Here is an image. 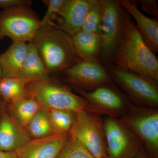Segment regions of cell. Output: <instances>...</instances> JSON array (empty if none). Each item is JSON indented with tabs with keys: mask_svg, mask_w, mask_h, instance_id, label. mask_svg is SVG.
Instances as JSON below:
<instances>
[{
	"mask_svg": "<svg viewBox=\"0 0 158 158\" xmlns=\"http://www.w3.org/2000/svg\"><path fill=\"white\" fill-rule=\"evenodd\" d=\"M102 126L108 158H127L142 145L118 118L106 116Z\"/></svg>",
	"mask_w": 158,
	"mask_h": 158,
	"instance_id": "cell-10",
	"label": "cell"
},
{
	"mask_svg": "<svg viewBox=\"0 0 158 158\" xmlns=\"http://www.w3.org/2000/svg\"><path fill=\"white\" fill-rule=\"evenodd\" d=\"M0 158H18L15 152H7L0 150Z\"/></svg>",
	"mask_w": 158,
	"mask_h": 158,
	"instance_id": "cell-29",
	"label": "cell"
},
{
	"mask_svg": "<svg viewBox=\"0 0 158 158\" xmlns=\"http://www.w3.org/2000/svg\"><path fill=\"white\" fill-rule=\"evenodd\" d=\"M74 87L88 102L84 110L88 113L118 118L127 113L132 104L114 83L103 85L89 92Z\"/></svg>",
	"mask_w": 158,
	"mask_h": 158,
	"instance_id": "cell-7",
	"label": "cell"
},
{
	"mask_svg": "<svg viewBox=\"0 0 158 158\" xmlns=\"http://www.w3.org/2000/svg\"><path fill=\"white\" fill-rule=\"evenodd\" d=\"M69 138V132L31 139L15 152L18 158H56Z\"/></svg>",
	"mask_w": 158,
	"mask_h": 158,
	"instance_id": "cell-12",
	"label": "cell"
},
{
	"mask_svg": "<svg viewBox=\"0 0 158 158\" xmlns=\"http://www.w3.org/2000/svg\"><path fill=\"white\" fill-rule=\"evenodd\" d=\"M49 74L64 72L79 62L71 37L55 24L40 27L33 40Z\"/></svg>",
	"mask_w": 158,
	"mask_h": 158,
	"instance_id": "cell-2",
	"label": "cell"
},
{
	"mask_svg": "<svg viewBox=\"0 0 158 158\" xmlns=\"http://www.w3.org/2000/svg\"><path fill=\"white\" fill-rule=\"evenodd\" d=\"M5 103H6L4 102L2 99L0 97V116H1V113H2L3 108L5 107Z\"/></svg>",
	"mask_w": 158,
	"mask_h": 158,
	"instance_id": "cell-30",
	"label": "cell"
},
{
	"mask_svg": "<svg viewBox=\"0 0 158 158\" xmlns=\"http://www.w3.org/2000/svg\"><path fill=\"white\" fill-rule=\"evenodd\" d=\"M102 122L100 116L82 110L76 113L69 131L95 158H108Z\"/></svg>",
	"mask_w": 158,
	"mask_h": 158,
	"instance_id": "cell-9",
	"label": "cell"
},
{
	"mask_svg": "<svg viewBox=\"0 0 158 158\" xmlns=\"http://www.w3.org/2000/svg\"><path fill=\"white\" fill-rule=\"evenodd\" d=\"M27 129L31 138L38 139L55 135L48 110L40 109L27 126Z\"/></svg>",
	"mask_w": 158,
	"mask_h": 158,
	"instance_id": "cell-21",
	"label": "cell"
},
{
	"mask_svg": "<svg viewBox=\"0 0 158 158\" xmlns=\"http://www.w3.org/2000/svg\"><path fill=\"white\" fill-rule=\"evenodd\" d=\"M71 38L76 52L81 59L101 62L102 42L99 34L81 30Z\"/></svg>",
	"mask_w": 158,
	"mask_h": 158,
	"instance_id": "cell-17",
	"label": "cell"
},
{
	"mask_svg": "<svg viewBox=\"0 0 158 158\" xmlns=\"http://www.w3.org/2000/svg\"><path fill=\"white\" fill-rule=\"evenodd\" d=\"M65 1V0L42 1L47 7V10L42 19L40 20V27L53 23V21L58 15Z\"/></svg>",
	"mask_w": 158,
	"mask_h": 158,
	"instance_id": "cell-25",
	"label": "cell"
},
{
	"mask_svg": "<svg viewBox=\"0 0 158 158\" xmlns=\"http://www.w3.org/2000/svg\"><path fill=\"white\" fill-rule=\"evenodd\" d=\"M27 85L51 79L42 59L32 42L27 43V50L17 77Z\"/></svg>",
	"mask_w": 158,
	"mask_h": 158,
	"instance_id": "cell-16",
	"label": "cell"
},
{
	"mask_svg": "<svg viewBox=\"0 0 158 158\" xmlns=\"http://www.w3.org/2000/svg\"><path fill=\"white\" fill-rule=\"evenodd\" d=\"M29 97L34 99L41 109L62 110L77 113L85 110L88 102L70 88L51 79L27 85Z\"/></svg>",
	"mask_w": 158,
	"mask_h": 158,
	"instance_id": "cell-3",
	"label": "cell"
},
{
	"mask_svg": "<svg viewBox=\"0 0 158 158\" xmlns=\"http://www.w3.org/2000/svg\"><path fill=\"white\" fill-rule=\"evenodd\" d=\"M120 5L136 22V28L146 44L155 55L158 52L157 19L145 16L137 7V1L118 0Z\"/></svg>",
	"mask_w": 158,
	"mask_h": 158,
	"instance_id": "cell-15",
	"label": "cell"
},
{
	"mask_svg": "<svg viewBox=\"0 0 158 158\" xmlns=\"http://www.w3.org/2000/svg\"><path fill=\"white\" fill-rule=\"evenodd\" d=\"M48 111L55 134L61 135L69 132L77 113L62 110Z\"/></svg>",
	"mask_w": 158,
	"mask_h": 158,
	"instance_id": "cell-22",
	"label": "cell"
},
{
	"mask_svg": "<svg viewBox=\"0 0 158 158\" xmlns=\"http://www.w3.org/2000/svg\"><path fill=\"white\" fill-rule=\"evenodd\" d=\"M113 83L133 104L157 108L158 82L144 75L112 64L106 67Z\"/></svg>",
	"mask_w": 158,
	"mask_h": 158,
	"instance_id": "cell-4",
	"label": "cell"
},
{
	"mask_svg": "<svg viewBox=\"0 0 158 158\" xmlns=\"http://www.w3.org/2000/svg\"><path fill=\"white\" fill-rule=\"evenodd\" d=\"M90 5V0H65L58 15L57 26L72 37L82 30Z\"/></svg>",
	"mask_w": 158,
	"mask_h": 158,
	"instance_id": "cell-14",
	"label": "cell"
},
{
	"mask_svg": "<svg viewBox=\"0 0 158 158\" xmlns=\"http://www.w3.org/2000/svg\"><path fill=\"white\" fill-rule=\"evenodd\" d=\"M9 112L21 126L27 129V126L40 109L34 99L31 97L18 99L9 102Z\"/></svg>",
	"mask_w": 158,
	"mask_h": 158,
	"instance_id": "cell-19",
	"label": "cell"
},
{
	"mask_svg": "<svg viewBox=\"0 0 158 158\" xmlns=\"http://www.w3.org/2000/svg\"><path fill=\"white\" fill-rule=\"evenodd\" d=\"M63 73L66 81L87 92L113 83L106 67L97 61L81 59Z\"/></svg>",
	"mask_w": 158,
	"mask_h": 158,
	"instance_id": "cell-11",
	"label": "cell"
},
{
	"mask_svg": "<svg viewBox=\"0 0 158 158\" xmlns=\"http://www.w3.org/2000/svg\"><path fill=\"white\" fill-rule=\"evenodd\" d=\"M30 0H0V8L3 10L22 6H30L32 5Z\"/></svg>",
	"mask_w": 158,
	"mask_h": 158,
	"instance_id": "cell-27",
	"label": "cell"
},
{
	"mask_svg": "<svg viewBox=\"0 0 158 158\" xmlns=\"http://www.w3.org/2000/svg\"><path fill=\"white\" fill-rule=\"evenodd\" d=\"M90 1V8L81 30L99 34L102 15L100 0Z\"/></svg>",
	"mask_w": 158,
	"mask_h": 158,
	"instance_id": "cell-23",
	"label": "cell"
},
{
	"mask_svg": "<svg viewBox=\"0 0 158 158\" xmlns=\"http://www.w3.org/2000/svg\"><path fill=\"white\" fill-rule=\"evenodd\" d=\"M27 50V44L13 41L0 56L2 78L17 77Z\"/></svg>",
	"mask_w": 158,
	"mask_h": 158,
	"instance_id": "cell-18",
	"label": "cell"
},
{
	"mask_svg": "<svg viewBox=\"0 0 158 158\" xmlns=\"http://www.w3.org/2000/svg\"><path fill=\"white\" fill-rule=\"evenodd\" d=\"M127 158H150L143 145H141L139 148L132 155Z\"/></svg>",
	"mask_w": 158,
	"mask_h": 158,
	"instance_id": "cell-28",
	"label": "cell"
},
{
	"mask_svg": "<svg viewBox=\"0 0 158 158\" xmlns=\"http://www.w3.org/2000/svg\"><path fill=\"white\" fill-rule=\"evenodd\" d=\"M112 64L144 75L158 82L157 58L143 40L127 13Z\"/></svg>",
	"mask_w": 158,
	"mask_h": 158,
	"instance_id": "cell-1",
	"label": "cell"
},
{
	"mask_svg": "<svg viewBox=\"0 0 158 158\" xmlns=\"http://www.w3.org/2000/svg\"><path fill=\"white\" fill-rule=\"evenodd\" d=\"M27 85L18 78H2L0 80V97L5 103L29 98Z\"/></svg>",
	"mask_w": 158,
	"mask_h": 158,
	"instance_id": "cell-20",
	"label": "cell"
},
{
	"mask_svg": "<svg viewBox=\"0 0 158 158\" xmlns=\"http://www.w3.org/2000/svg\"><path fill=\"white\" fill-rule=\"evenodd\" d=\"M31 138L27 130L17 123L5 107L0 116V150L15 152Z\"/></svg>",
	"mask_w": 158,
	"mask_h": 158,
	"instance_id": "cell-13",
	"label": "cell"
},
{
	"mask_svg": "<svg viewBox=\"0 0 158 158\" xmlns=\"http://www.w3.org/2000/svg\"><path fill=\"white\" fill-rule=\"evenodd\" d=\"M0 56H1V54H0ZM2 78V69H1V65H0V80Z\"/></svg>",
	"mask_w": 158,
	"mask_h": 158,
	"instance_id": "cell-31",
	"label": "cell"
},
{
	"mask_svg": "<svg viewBox=\"0 0 158 158\" xmlns=\"http://www.w3.org/2000/svg\"><path fill=\"white\" fill-rule=\"evenodd\" d=\"M40 20L29 6L3 10L0 12V40L31 42L39 28Z\"/></svg>",
	"mask_w": 158,
	"mask_h": 158,
	"instance_id": "cell-8",
	"label": "cell"
},
{
	"mask_svg": "<svg viewBox=\"0 0 158 158\" xmlns=\"http://www.w3.org/2000/svg\"><path fill=\"white\" fill-rule=\"evenodd\" d=\"M56 158H95L75 138L71 137Z\"/></svg>",
	"mask_w": 158,
	"mask_h": 158,
	"instance_id": "cell-24",
	"label": "cell"
},
{
	"mask_svg": "<svg viewBox=\"0 0 158 158\" xmlns=\"http://www.w3.org/2000/svg\"><path fill=\"white\" fill-rule=\"evenodd\" d=\"M138 138L150 158H158V110L132 104L118 118Z\"/></svg>",
	"mask_w": 158,
	"mask_h": 158,
	"instance_id": "cell-6",
	"label": "cell"
},
{
	"mask_svg": "<svg viewBox=\"0 0 158 158\" xmlns=\"http://www.w3.org/2000/svg\"><path fill=\"white\" fill-rule=\"evenodd\" d=\"M143 11L146 14L158 17V1L156 0H140L139 1Z\"/></svg>",
	"mask_w": 158,
	"mask_h": 158,
	"instance_id": "cell-26",
	"label": "cell"
},
{
	"mask_svg": "<svg viewBox=\"0 0 158 158\" xmlns=\"http://www.w3.org/2000/svg\"><path fill=\"white\" fill-rule=\"evenodd\" d=\"M100 3L102 12L99 32L102 42L101 62L106 67L113 64L127 12L117 0H100Z\"/></svg>",
	"mask_w": 158,
	"mask_h": 158,
	"instance_id": "cell-5",
	"label": "cell"
}]
</instances>
